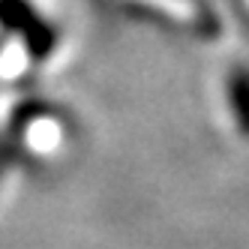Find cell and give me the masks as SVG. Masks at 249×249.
<instances>
[{
    "mask_svg": "<svg viewBox=\"0 0 249 249\" xmlns=\"http://www.w3.org/2000/svg\"><path fill=\"white\" fill-rule=\"evenodd\" d=\"M231 108H234L240 126L249 132V72H234L231 78Z\"/></svg>",
    "mask_w": 249,
    "mask_h": 249,
    "instance_id": "cell-2",
    "label": "cell"
},
{
    "mask_svg": "<svg viewBox=\"0 0 249 249\" xmlns=\"http://www.w3.org/2000/svg\"><path fill=\"white\" fill-rule=\"evenodd\" d=\"M0 21H3L9 30H24L27 45L33 48V54H39V57L48 54V48H51V33H48L45 27H27V24L39 21V18L24 6V0H0Z\"/></svg>",
    "mask_w": 249,
    "mask_h": 249,
    "instance_id": "cell-1",
    "label": "cell"
}]
</instances>
